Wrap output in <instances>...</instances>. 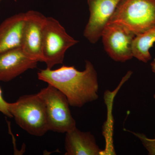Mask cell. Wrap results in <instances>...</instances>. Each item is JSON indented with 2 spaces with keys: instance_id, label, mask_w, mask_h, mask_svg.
Wrapping results in <instances>:
<instances>
[{
  "instance_id": "1",
  "label": "cell",
  "mask_w": 155,
  "mask_h": 155,
  "mask_svg": "<svg viewBox=\"0 0 155 155\" xmlns=\"http://www.w3.org/2000/svg\"><path fill=\"white\" fill-rule=\"evenodd\" d=\"M38 78L63 93L72 107H80L98 97L97 75L88 61H85L83 71L73 66H63L54 70L46 68L38 72Z\"/></svg>"
},
{
  "instance_id": "7",
  "label": "cell",
  "mask_w": 155,
  "mask_h": 155,
  "mask_svg": "<svg viewBox=\"0 0 155 155\" xmlns=\"http://www.w3.org/2000/svg\"><path fill=\"white\" fill-rule=\"evenodd\" d=\"M121 0H87L90 16L84 36L92 44L101 38L102 33Z\"/></svg>"
},
{
  "instance_id": "17",
  "label": "cell",
  "mask_w": 155,
  "mask_h": 155,
  "mask_svg": "<svg viewBox=\"0 0 155 155\" xmlns=\"http://www.w3.org/2000/svg\"><path fill=\"white\" fill-rule=\"evenodd\" d=\"M1 1V0H0V1Z\"/></svg>"
},
{
  "instance_id": "13",
  "label": "cell",
  "mask_w": 155,
  "mask_h": 155,
  "mask_svg": "<svg viewBox=\"0 0 155 155\" xmlns=\"http://www.w3.org/2000/svg\"><path fill=\"white\" fill-rule=\"evenodd\" d=\"M132 133L140 139L143 145L148 152L149 155H155V138H148L142 133L134 132H132Z\"/></svg>"
},
{
  "instance_id": "12",
  "label": "cell",
  "mask_w": 155,
  "mask_h": 155,
  "mask_svg": "<svg viewBox=\"0 0 155 155\" xmlns=\"http://www.w3.org/2000/svg\"><path fill=\"white\" fill-rule=\"evenodd\" d=\"M155 43V27L135 36L132 44L133 57L147 63L152 57L150 50Z\"/></svg>"
},
{
  "instance_id": "3",
  "label": "cell",
  "mask_w": 155,
  "mask_h": 155,
  "mask_svg": "<svg viewBox=\"0 0 155 155\" xmlns=\"http://www.w3.org/2000/svg\"><path fill=\"white\" fill-rule=\"evenodd\" d=\"M8 108L16 123L29 134L41 137L49 131L44 104L38 93L22 96L8 103Z\"/></svg>"
},
{
  "instance_id": "10",
  "label": "cell",
  "mask_w": 155,
  "mask_h": 155,
  "mask_svg": "<svg viewBox=\"0 0 155 155\" xmlns=\"http://www.w3.org/2000/svg\"><path fill=\"white\" fill-rule=\"evenodd\" d=\"M65 155H100L104 151L97 144L90 132H83L77 128L66 133Z\"/></svg>"
},
{
  "instance_id": "4",
  "label": "cell",
  "mask_w": 155,
  "mask_h": 155,
  "mask_svg": "<svg viewBox=\"0 0 155 155\" xmlns=\"http://www.w3.org/2000/svg\"><path fill=\"white\" fill-rule=\"evenodd\" d=\"M78 42L67 33L57 19L46 17L43 34L42 51L47 68L62 64L67 50Z\"/></svg>"
},
{
  "instance_id": "2",
  "label": "cell",
  "mask_w": 155,
  "mask_h": 155,
  "mask_svg": "<svg viewBox=\"0 0 155 155\" xmlns=\"http://www.w3.org/2000/svg\"><path fill=\"white\" fill-rule=\"evenodd\" d=\"M108 23L122 25L136 36L155 28V0H121Z\"/></svg>"
},
{
  "instance_id": "5",
  "label": "cell",
  "mask_w": 155,
  "mask_h": 155,
  "mask_svg": "<svg viewBox=\"0 0 155 155\" xmlns=\"http://www.w3.org/2000/svg\"><path fill=\"white\" fill-rule=\"evenodd\" d=\"M45 108L49 130L66 133L76 127L67 97L55 87L48 84L38 93Z\"/></svg>"
},
{
  "instance_id": "8",
  "label": "cell",
  "mask_w": 155,
  "mask_h": 155,
  "mask_svg": "<svg viewBox=\"0 0 155 155\" xmlns=\"http://www.w3.org/2000/svg\"><path fill=\"white\" fill-rule=\"evenodd\" d=\"M25 16L21 48L31 58L43 62L42 44L46 17L33 10L25 12Z\"/></svg>"
},
{
  "instance_id": "16",
  "label": "cell",
  "mask_w": 155,
  "mask_h": 155,
  "mask_svg": "<svg viewBox=\"0 0 155 155\" xmlns=\"http://www.w3.org/2000/svg\"><path fill=\"white\" fill-rule=\"evenodd\" d=\"M153 97L155 99V94L154 95Z\"/></svg>"
},
{
  "instance_id": "15",
  "label": "cell",
  "mask_w": 155,
  "mask_h": 155,
  "mask_svg": "<svg viewBox=\"0 0 155 155\" xmlns=\"http://www.w3.org/2000/svg\"><path fill=\"white\" fill-rule=\"evenodd\" d=\"M151 67L153 72L155 73V59L151 63Z\"/></svg>"
},
{
  "instance_id": "14",
  "label": "cell",
  "mask_w": 155,
  "mask_h": 155,
  "mask_svg": "<svg viewBox=\"0 0 155 155\" xmlns=\"http://www.w3.org/2000/svg\"><path fill=\"white\" fill-rule=\"evenodd\" d=\"M0 112L9 117H12L9 111L8 103L4 100L2 95V91L0 87Z\"/></svg>"
},
{
  "instance_id": "11",
  "label": "cell",
  "mask_w": 155,
  "mask_h": 155,
  "mask_svg": "<svg viewBox=\"0 0 155 155\" xmlns=\"http://www.w3.org/2000/svg\"><path fill=\"white\" fill-rule=\"evenodd\" d=\"M25 13L16 14L0 24V53L21 47Z\"/></svg>"
},
{
  "instance_id": "6",
  "label": "cell",
  "mask_w": 155,
  "mask_h": 155,
  "mask_svg": "<svg viewBox=\"0 0 155 155\" xmlns=\"http://www.w3.org/2000/svg\"><path fill=\"white\" fill-rule=\"evenodd\" d=\"M136 35L122 25L108 23L102 33L105 50L114 61L125 62L133 58L132 44Z\"/></svg>"
},
{
  "instance_id": "9",
  "label": "cell",
  "mask_w": 155,
  "mask_h": 155,
  "mask_svg": "<svg viewBox=\"0 0 155 155\" xmlns=\"http://www.w3.org/2000/svg\"><path fill=\"white\" fill-rule=\"evenodd\" d=\"M38 62L21 47L0 53V81H11L28 69L36 68Z\"/></svg>"
}]
</instances>
